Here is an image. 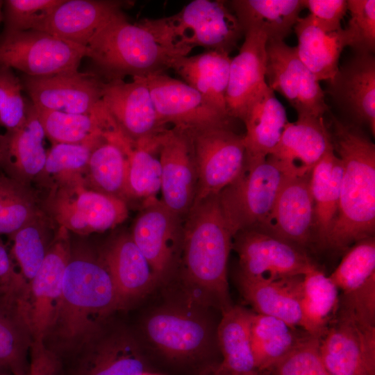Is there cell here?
<instances>
[{
    "mask_svg": "<svg viewBox=\"0 0 375 375\" xmlns=\"http://www.w3.org/2000/svg\"><path fill=\"white\" fill-rule=\"evenodd\" d=\"M334 151L343 163L338 210L324 249L347 251L375 232V145L353 124L332 117Z\"/></svg>",
    "mask_w": 375,
    "mask_h": 375,
    "instance_id": "1",
    "label": "cell"
},
{
    "mask_svg": "<svg viewBox=\"0 0 375 375\" xmlns=\"http://www.w3.org/2000/svg\"><path fill=\"white\" fill-rule=\"evenodd\" d=\"M121 306L103 261L71 253L58 308L44 340L53 337L60 347L78 349L98 332L100 319Z\"/></svg>",
    "mask_w": 375,
    "mask_h": 375,
    "instance_id": "2",
    "label": "cell"
},
{
    "mask_svg": "<svg viewBox=\"0 0 375 375\" xmlns=\"http://www.w3.org/2000/svg\"><path fill=\"white\" fill-rule=\"evenodd\" d=\"M232 239L218 194L194 205L184 219L181 250L185 276L222 311L231 306L227 264Z\"/></svg>",
    "mask_w": 375,
    "mask_h": 375,
    "instance_id": "3",
    "label": "cell"
},
{
    "mask_svg": "<svg viewBox=\"0 0 375 375\" xmlns=\"http://www.w3.org/2000/svg\"><path fill=\"white\" fill-rule=\"evenodd\" d=\"M87 47L97 74L106 81L163 74L187 56L164 46L140 22L130 23L123 12L104 24Z\"/></svg>",
    "mask_w": 375,
    "mask_h": 375,
    "instance_id": "4",
    "label": "cell"
},
{
    "mask_svg": "<svg viewBox=\"0 0 375 375\" xmlns=\"http://www.w3.org/2000/svg\"><path fill=\"white\" fill-rule=\"evenodd\" d=\"M139 22L164 46L185 56L195 47L229 54L244 35L224 1L194 0L174 15Z\"/></svg>",
    "mask_w": 375,
    "mask_h": 375,
    "instance_id": "5",
    "label": "cell"
},
{
    "mask_svg": "<svg viewBox=\"0 0 375 375\" xmlns=\"http://www.w3.org/2000/svg\"><path fill=\"white\" fill-rule=\"evenodd\" d=\"M288 176L272 156L246 154L239 175L218 194L233 238L240 231L262 229Z\"/></svg>",
    "mask_w": 375,
    "mask_h": 375,
    "instance_id": "6",
    "label": "cell"
},
{
    "mask_svg": "<svg viewBox=\"0 0 375 375\" xmlns=\"http://www.w3.org/2000/svg\"><path fill=\"white\" fill-rule=\"evenodd\" d=\"M43 210L60 227L79 235L103 232L128 217L126 201L90 188L84 176L49 186Z\"/></svg>",
    "mask_w": 375,
    "mask_h": 375,
    "instance_id": "7",
    "label": "cell"
},
{
    "mask_svg": "<svg viewBox=\"0 0 375 375\" xmlns=\"http://www.w3.org/2000/svg\"><path fill=\"white\" fill-rule=\"evenodd\" d=\"M71 253L69 231L58 226L40 268L17 300L33 341V350L44 349V338L58 308L63 275Z\"/></svg>",
    "mask_w": 375,
    "mask_h": 375,
    "instance_id": "8",
    "label": "cell"
},
{
    "mask_svg": "<svg viewBox=\"0 0 375 375\" xmlns=\"http://www.w3.org/2000/svg\"><path fill=\"white\" fill-rule=\"evenodd\" d=\"M185 130L190 140L197 174L194 206L218 194L239 175L245 161L246 149L244 136L235 133L228 125Z\"/></svg>",
    "mask_w": 375,
    "mask_h": 375,
    "instance_id": "9",
    "label": "cell"
},
{
    "mask_svg": "<svg viewBox=\"0 0 375 375\" xmlns=\"http://www.w3.org/2000/svg\"><path fill=\"white\" fill-rule=\"evenodd\" d=\"M88 53V47L34 29L3 31L0 35V66L29 76L78 70Z\"/></svg>",
    "mask_w": 375,
    "mask_h": 375,
    "instance_id": "10",
    "label": "cell"
},
{
    "mask_svg": "<svg viewBox=\"0 0 375 375\" xmlns=\"http://www.w3.org/2000/svg\"><path fill=\"white\" fill-rule=\"evenodd\" d=\"M319 351L331 375H375V326L338 309Z\"/></svg>",
    "mask_w": 375,
    "mask_h": 375,
    "instance_id": "11",
    "label": "cell"
},
{
    "mask_svg": "<svg viewBox=\"0 0 375 375\" xmlns=\"http://www.w3.org/2000/svg\"><path fill=\"white\" fill-rule=\"evenodd\" d=\"M265 78L268 86L284 96L298 117L323 118L328 110L324 92L302 62L297 49L283 40H267Z\"/></svg>",
    "mask_w": 375,
    "mask_h": 375,
    "instance_id": "12",
    "label": "cell"
},
{
    "mask_svg": "<svg viewBox=\"0 0 375 375\" xmlns=\"http://www.w3.org/2000/svg\"><path fill=\"white\" fill-rule=\"evenodd\" d=\"M102 103L116 126L129 141L159 145L167 129L160 120L144 78L105 81Z\"/></svg>",
    "mask_w": 375,
    "mask_h": 375,
    "instance_id": "13",
    "label": "cell"
},
{
    "mask_svg": "<svg viewBox=\"0 0 375 375\" xmlns=\"http://www.w3.org/2000/svg\"><path fill=\"white\" fill-rule=\"evenodd\" d=\"M233 238L240 274L247 277L278 280L303 276L314 264L303 249L263 231H243Z\"/></svg>",
    "mask_w": 375,
    "mask_h": 375,
    "instance_id": "14",
    "label": "cell"
},
{
    "mask_svg": "<svg viewBox=\"0 0 375 375\" xmlns=\"http://www.w3.org/2000/svg\"><path fill=\"white\" fill-rule=\"evenodd\" d=\"M21 81L36 108L85 114L101 103L106 81L97 73L74 70L46 76L23 74Z\"/></svg>",
    "mask_w": 375,
    "mask_h": 375,
    "instance_id": "15",
    "label": "cell"
},
{
    "mask_svg": "<svg viewBox=\"0 0 375 375\" xmlns=\"http://www.w3.org/2000/svg\"><path fill=\"white\" fill-rule=\"evenodd\" d=\"M184 219L171 211L156 197L143 201L131 235L149 262L158 281L173 267L182 248Z\"/></svg>",
    "mask_w": 375,
    "mask_h": 375,
    "instance_id": "16",
    "label": "cell"
},
{
    "mask_svg": "<svg viewBox=\"0 0 375 375\" xmlns=\"http://www.w3.org/2000/svg\"><path fill=\"white\" fill-rule=\"evenodd\" d=\"M161 122L183 129L228 125L230 119L185 82L164 74L144 78Z\"/></svg>",
    "mask_w": 375,
    "mask_h": 375,
    "instance_id": "17",
    "label": "cell"
},
{
    "mask_svg": "<svg viewBox=\"0 0 375 375\" xmlns=\"http://www.w3.org/2000/svg\"><path fill=\"white\" fill-rule=\"evenodd\" d=\"M161 201L185 219L196 196L197 174L190 140L185 129L167 128L159 139Z\"/></svg>",
    "mask_w": 375,
    "mask_h": 375,
    "instance_id": "18",
    "label": "cell"
},
{
    "mask_svg": "<svg viewBox=\"0 0 375 375\" xmlns=\"http://www.w3.org/2000/svg\"><path fill=\"white\" fill-rule=\"evenodd\" d=\"M310 174L286 178L260 231L302 249L312 242L314 203L310 185Z\"/></svg>",
    "mask_w": 375,
    "mask_h": 375,
    "instance_id": "19",
    "label": "cell"
},
{
    "mask_svg": "<svg viewBox=\"0 0 375 375\" xmlns=\"http://www.w3.org/2000/svg\"><path fill=\"white\" fill-rule=\"evenodd\" d=\"M328 92L355 125L375 132V60L372 53H356L328 80Z\"/></svg>",
    "mask_w": 375,
    "mask_h": 375,
    "instance_id": "20",
    "label": "cell"
},
{
    "mask_svg": "<svg viewBox=\"0 0 375 375\" xmlns=\"http://www.w3.org/2000/svg\"><path fill=\"white\" fill-rule=\"evenodd\" d=\"M46 137L36 109L26 101V119L19 127L0 135V168L8 176L32 186L41 176L47 151Z\"/></svg>",
    "mask_w": 375,
    "mask_h": 375,
    "instance_id": "21",
    "label": "cell"
},
{
    "mask_svg": "<svg viewBox=\"0 0 375 375\" xmlns=\"http://www.w3.org/2000/svg\"><path fill=\"white\" fill-rule=\"evenodd\" d=\"M333 150L324 117H298L287 122L277 145L269 153L291 176L311 174L315 165Z\"/></svg>",
    "mask_w": 375,
    "mask_h": 375,
    "instance_id": "22",
    "label": "cell"
},
{
    "mask_svg": "<svg viewBox=\"0 0 375 375\" xmlns=\"http://www.w3.org/2000/svg\"><path fill=\"white\" fill-rule=\"evenodd\" d=\"M133 3L131 1L63 0L34 30L87 47L104 24Z\"/></svg>",
    "mask_w": 375,
    "mask_h": 375,
    "instance_id": "23",
    "label": "cell"
},
{
    "mask_svg": "<svg viewBox=\"0 0 375 375\" xmlns=\"http://www.w3.org/2000/svg\"><path fill=\"white\" fill-rule=\"evenodd\" d=\"M244 41L231 58L226 92V106L231 118L241 119L248 103L266 82V35L255 29L244 32Z\"/></svg>",
    "mask_w": 375,
    "mask_h": 375,
    "instance_id": "24",
    "label": "cell"
},
{
    "mask_svg": "<svg viewBox=\"0 0 375 375\" xmlns=\"http://www.w3.org/2000/svg\"><path fill=\"white\" fill-rule=\"evenodd\" d=\"M241 292L256 313L278 318L303 330L302 276L264 280L239 274Z\"/></svg>",
    "mask_w": 375,
    "mask_h": 375,
    "instance_id": "25",
    "label": "cell"
},
{
    "mask_svg": "<svg viewBox=\"0 0 375 375\" xmlns=\"http://www.w3.org/2000/svg\"><path fill=\"white\" fill-rule=\"evenodd\" d=\"M128 144L119 128L104 133L92 151L85 173L90 188L124 201L128 199Z\"/></svg>",
    "mask_w": 375,
    "mask_h": 375,
    "instance_id": "26",
    "label": "cell"
},
{
    "mask_svg": "<svg viewBox=\"0 0 375 375\" xmlns=\"http://www.w3.org/2000/svg\"><path fill=\"white\" fill-rule=\"evenodd\" d=\"M115 286L122 306L147 293L158 281L131 234L117 237L101 260Z\"/></svg>",
    "mask_w": 375,
    "mask_h": 375,
    "instance_id": "27",
    "label": "cell"
},
{
    "mask_svg": "<svg viewBox=\"0 0 375 375\" xmlns=\"http://www.w3.org/2000/svg\"><path fill=\"white\" fill-rule=\"evenodd\" d=\"M298 39L299 58L318 81L332 78L337 73L342 49L349 46L345 29L330 31L309 14L299 18L294 26Z\"/></svg>",
    "mask_w": 375,
    "mask_h": 375,
    "instance_id": "28",
    "label": "cell"
},
{
    "mask_svg": "<svg viewBox=\"0 0 375 375\" xmlns=\"http://www.w3.org/2000/svg\"><path fill=\"white\" fill-rule=\"evenodd\" d=\"M240 120L246 126V154L266 157L278 143L287 124L284 106L264 83L248 103Z\"/></svg>",
    "mask_w": 375,
    "mask_h": 375,
    "instance_id": "29",
    "label": "cell"
},
{
    "mask_svg": "<svg viewBox=\"0 0 375 375\" xmlns=\"http://www.w3.org/2000/svg\"><path fill=\"white\" fill-rule=\"evenodd\" d=\"M217 336L223 360L212 375H262L257 369L250 341L253 312L240 306L222 311Z\"/></svg>",
    "mask_w": 375,
    "mask_h": 375,
    "instance_id": "30",
    "label": "cell"
},
{
    "mask_svg": "<svg viewBox=\"0 0 375 375\" xmlns=\"http://www.w3.org/2000/svg\"><path fill=\"white\" fill-rule=\"evenodd\" d=\"M150 340L165 353L186 357L198 353L208 340V329L198 317L176 310L155 313L148 320Z\"/></svg>",
    "mask_w": 375,
    "mask_h": 375,
    "instance_id": "31",
    "label": "cell"
},
{
    "mask_svg": "<svg viewBox=\"0 0 375 375\" xmlns=\"http://www.w3.org/2000/svg\"><path fill=\"white\" fill-rule=\"evenodd\" d=\"M343 163L333 150L327 152L313 167L310 179L314 203L313 240L324 249L337 215Z\"/></svg>",
    "mask_w": 375,
    "mask_h": 375,
    "instance_id": "32",
    "label": "cell"
},
{
    "mask_svg": "<svg viewBox=\"0 0 375 375\" xmlns=\"http://www.w3.org/2000/svg\"><path fill=\"white\" fill-rule=\"evenodd\" d=\"M231 60L229 54L207 51L192 56L180 57L172 69L208 103L228 115L226 92Z\"/></svg>",
    "mask_w": 375,
    "mask_h": 375,
    "instance_id": "33",
    "label": "cell"
},
{
    "mask_svg": "<svg viewBox=\"0 0 375 375\" xmlns=\"http://www.w3.org/2000/svg\"><path fill=\"white\" fill-rule=\"evenodd\" d=\"M231 5L243 32L255 29L268 40H283L304 8L303 0H235Z\"/></svg>",
    "mask_w": 375,
    "mask_h": 375,
    "instance_id": "34",
    "label": "cell"
},
{
    "mask_svg": "<svg viewBox=\"0 0 375 375\" xmlns=\"http://www.w3.org/2000/svg\"><path fill=\"white\" fill-rule=\"evenodd\" d=\"M35 109L45 135L53 144L85 143L117 128L102 101L94 111L85 114Z\"/></svg>",
    "mask_w": 375,
    "mask_h": 375,
    "instance_id": "35",
    "label": "cell"
},
{
    "mask_svg": "<svg viewBox=\"0 0 375 375\" xmlns=\"http://www.w3.org/2000/svg\"><path fill=\"white\" fill-rule=\"evenodd\" d=\"M307 333L278 318L253 312L250 341L258 372H269Z\"/></svg>",
    "mask_w": 375,
    "mask_h": 375,
    "instance_id": "36",
    "label": "cell"
},
{
    "mask_svg": "<svg viewBox=\"0 0 375 375\" xmlns=\"http://www.w3.org/2000/svg\"><path fill=\"white\" fill-rule=\"evenodd\" d=\"M101 344L83 343L78 349L73 375H142L144 365L137 351L125 339Z\"/></svg>",
    "mask_w": 375,
    "mask_h": 375,
    "instance_id": "37",
    "label": "cell"
},
{
    "mask_svg": "<svg viewBox=\"0 0 375 375\" xmlns=\"http://www.w3.org/2000/svg\"><path fill=\"white\" fill-rule=\"evenodd\" d=\"M339 290L328 276L313 264L302 276L303 330L321 337L335 316Z\"/></svg>",
    "mask_w": 375,
    "mask_h": 375,
    "instance_id": "38",
    "label": "cell"
},
{
    "mask_svg": "<svg viewBox=\"0 0 375 375\" xmlns=\"http://www.w3.org/2000/svg\"><path fill=\"white\" fill-rule=\"evenodd\" d=\"M56 225L42 209L9 236L12 241V258L19 266V274L26 284L40 268L57 232H53Z\"/></svg>",
    "mask_w": 375,
    "mask_h": 375,
    "instance_id": "39",
    "label": "cell"
},
{
    "mask_svg": "<svg viewBox=\"0 0 375 375\" xmlns=\"http://www.w3.org/2000/svg\"><path fill=\"white\" fill-rule=\"evenodd\" d=\"M30 332L19 312L17 299L0 294V367L13 375L26 374V351L30 347Z\"/></svg>",
    "mask_w": 375,
    "mask_h": 375,
    "instance_id": "40",
    "label": "cell"
},
{
    "mask_svg": "<svg viewBox=\"0 0 375 375\" xmlns=\"http://www.w3.org/2000/svg\"><path fill=\"white\" fill-rule=\"evenodd\" d=\"M42 210L32 188L0 171V236H10Z\"/></svg>",
    "mask_w": 375,
    "mask_h": 375,
    "instance_id": "41",
    "label": "cell"
},
{
    "mask_svg": "<svg viewBox=\"0 0 375 375\" xmlns=\"http://www.w3.org/2000/svg\"><path fill=\"white\" fill-rule=\"evenodd\" d=\"M328 277L340 294H350L375 283L374 237L353 244Z\"/></svg>",
    "mask_w": 375,
    "mask_h": 375,
    "instance_id": "42",
    "label": "cell"
},
{
    "mask_svg": "<svg viewBox=\"0 0 375 375\" xmlns=\"http://www.w3.org/2000/svg\"><path fill=\"white\" fill-rule=\"evenodd\" d=\"M159 148L129 141L128 148V197H153L160 190L161 165L155 156Z\"/></svg>",
    "mask_w": 375,
    "mask_h": 375,
    "instance_id": "43",
    "label": "cell"
},
{
    "mask_svg": "<svg viewBox=\"0 0 375 375\" xmlns=\"http://www.w3.org/2000/svg\"><path fill=\"white\" fill-rule=\"evenodd\" d=\"M103 135L85 143L53 144L47 151L43 172L38 183L49 187L61 181L85 176L92 151Z\"/></svg>",
    "mask_w": 375,
    "mask_h": 375,
    "instance_id": "44",
    "label": "cell"
},
{
    "mask_svg": "<svg viewBox=\"0 0 375 375\" xmlns=\"http://www.w3.org/2000/svg\"><path fill=\"white\" fill-rule=\"evenodd\" d=\"M319 337L307 333L269 372L272 375H331L319 354Z\"/></svg>",
    "mask_w": 375,
    "mask_h": 375,
    "instance_id": "45",
    "label": "cell"
},
{
    "mask_svg": "<svg viewBox=\"0 0 375 375\" xmlns=\"http://www.w3.org/2000/svg\"><path fill=\"white\" fill-rule=\"evenodd\" d=\"M63 0H6L4 32L35 29Z\"/></svg>",
    "mask_w": 375,
    "mask_h": 375,
    "instance_id": "46",
    "label": "cell"
},
{
    "mask_svg": "<svg viewBox=\"0 0 375 375\" xmlns=\"http://www.w3.org/2000/svg\"><path fill=\"white\" fill-rule=\"evenodd\" d=\"M351 17L345 28L349 46L356 53H372L375 49V1L349 0Z\"/></svg>",
    "mask_w": 375,
    "mask_h": 375,
    "instance_id": "47",
    "label": "cell"
},
{
    "mask_svg": "<svg viewBox=\"0 0 375 375\" xmlns=\"http://www.w3.org/2000/svg\"><path fill=\"white\" fill-rule=\"evenodd\" d=\"M21 79L12 69L0 66V124L6 131L20 126L26 119V101Z\"/></svg>",
    "mask_w": 375,
    "mask_h": 375,
    "instance_id": "48",
    "label": "cell"
},
{
    "mask_svg": "<svg viewBox=\"0 0 375 375\" xmlns=\"http://www.w3.org/2000/svg\"><path fill=\"white\" fill-rule=\"evenodd\" d=\"M304 8L324 28L338 31L342 28L341 21L347 11L345 0H303Z\"/></svg>",
    "mask_w": 375,
    "mask_h": 375,
    "instance_id": "49",
    "label": "cell"
},
{
    "mask_svg": "<svg viewBox=\"0 0 375 375\" xmlns=\"http://www.w3.org/2000/svg\"><path fill=\"white\" fill-rule=\"evenodd\" d=\"M27 284L19 273L17 272L10 251L0 237V294L20 297Z\"/></svg>",
    "mask_w": 375,
    "mask_h": 375,
    "instance_id": "50",
    "label": "cell"
},
{
    "mask_svg": "<svg viewBox=\"0 0 375 375\" xmlns=\"http://www.w3.org/2000/svg\"><path fill=\"white\" fill-rule=\"evenodd\" d=\"M58 362L56 357L46 349L33 351L28 371L23 375H58ZM0 375H9L1 373Z\"/></svg>",
    "mask_w": 375,
    "mask_h": 375,
    "instance_id": "51",
    "label": "cell"
},
{
    "mask_svg": "<svg viewBox=\"0 0 375 375\" xmlns=\"http://www.w3.org/2000/svg\"><path fill=\"white\" fill-rule=\"evenodd\" d=\"M3 1L0 0V24L3 21Z\"/></svg>",
    "mask_w": 375,
    "mask_h": 375,
    "instance_id": "52",
    "label": "cell"
},
{
    "mask_svg": "<svg viewBox=\"0 0 375 375\" xmlns=\"http://www.w3.org/2000/svg\"><path fill=\"white\" fill-rule=\"evenodd\" d=\"M142 375H156V374H148V373H143Z\"/></svg>",
    "mask_w": 375,
    "mask_h": 375,
    "instance_id": "53",
    "label": "cell"
},
{
    "mask_svg": "<svg viewBox=\"0 0 375 375\" xmlns=\"http://www.w3.org/2000/svg\"><path fill=\"white\" fill-rule=\"evenodd\" d=\"M208 375H212V374L211 372H210V373H209Z\"/></svg>",
    "mask_w": 375,
    "mask_h": 375,
    "instance_id": "54",
    "label": "cell"
},
{
    "mask_svg": "<svg viewBox=\"0 0 375 375\" xmlns=\"http://www.w3.org/2000/svg\"><path fill=\"white\" fill-rule=\"evenodd\" d=\"M1 369H2V368L0 367V371H1Z\"/></svg>",
    "mask_w": 375,
    "mask_h": 375,
    "instance_id": "55",
    "label": "cell"
}]
</instances>
